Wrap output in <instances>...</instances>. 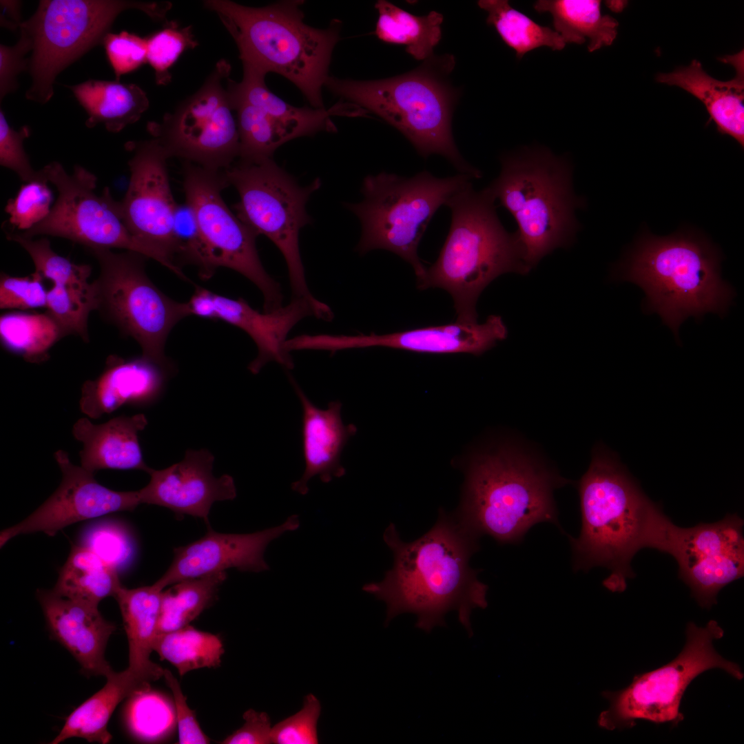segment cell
<instances>
[{
  "label": "cell",
  "mask_w": 744,
  "mask_h": 744,
  "mask_svg": "<svg viewBox=\"0 0 744 744\" xmlns=\"http://www.w3.org/2000/svg\"><path fill=\"white\" fill-rule=\"evenodd\" d=\"M383 539L393 552V567L381 581L362 589L385 602V624L400 614L412 613L417 617L415 626L429 632L446 626L445 615L454 610L472 636V610L488 605V587L477 578L480 570L469 564L479 550V537L455 515L440 510L435 524L415 541H402L393 523Z\"/></svg>",
  "instance_id": "1"
},
{
  "label": "cell",
  "mask_w": 744,
  "mask_h": 744,
  "mask_svg": "<svg viewBox=\"0 0 744 744\" xmlns=\"http://www.w3.org/2000/svg\"><path fill=\"white\" fill-rule=\"evenodd\" d=\"M302 1H283L253 8L227 0H207L234 38L242 65L267 74L275 72L292 82L314 108H323L322 88L329 76L340 23L327 29L304 21Z\"/></svg>",
  "instance_id": "2"
},
{
  "label": "cell",
  "mask_w": 744,
  "mask_h": 744,
  "mask_svg": "<svg viewBox=\"0 0 744 744\" xmlns=\"http://www.w3.org/2000/svg\"><path fill=\"white\" fill-rule=\"evenodd\" d=\"M495 202L487 188L477 192L472 183L448 200L449 232L437 260L417 281L420 289L439 287L450 293L457 322H477L478 297L497 277L529 271L517 236L504 229Z\"/></svg>",
  "instance_id": "3"
},
{
  "label": "cell",
  "mask_w": 744,
  "mask_h": 744,
  "mask_svg": "<svg viewBox=\"0 0 744 744\" xmlns=\"http://www.w3.org/2000/svg\"><path fill=\"white\" fill-rule=\"evenodd\" d=\"M581 528L570 538L573 568L595 566L610 570L603 581L612 592H623L634 555L646 548L648 534L659 507L613 459L597 453L579 485Z\"/></svg>",
  "instance_id": "4"
},
{
  "label": "cell",
  "mask_w": 744,
  "mask_h": 744,
  "mask_svg": "<svg viewBox=\"0 0 744 744\" xmlns=\"http://www.w3.org/2000/svg\"><path fill=\"white\" fill-rule=\"evenodd\" d=\"M453 55L431 57L419 68L396 76L372 81L329 76L324 86L332 93L375 114L400 131L423 157L443 156L473 178L480 171L460 155L451 121L457 92L447 76L455 66Z\"/></svg>",
  "instance_id": "5"
},
{
  "label": "cell",
  "mask_w": 744,
  "mask_h": 744,
  "mask_svg": "<svg viewBox=\"0 0 744 744\" xmlns=\"http://www.w3.org/2000/svg\"><path fill=\"white\" fill-rule=\"evenodd\" d=\"M721 253L692 232L644 236L619 267L621 278L645 292V308L658 313L674 333L690 316L724 314L733 297L721 274Z\"/></svg>",
  "instance_id": "6"
},
{
  "label": "cell",
  "mask_w": 744,
  "mask_h": 744,
  "mask_svg": "<svg viewBox=\"0 0 744 744\" xmlns=\"http://www.w3.org/2000/svg\"><path fill=\"white\" fill-rule=\"evenodd\" d=\"M501 164L499 176L486 188L515 218L530 271L544 256L574 240L579 229L575 213L585 201L573 191L568 160L546 147L504 155Z\"/></svg>",
  "instance_id": "7"
},
{
  "label": "cell",
  "mask_w": 744,
  "mask_h": 744,
  "mask_svg": "<svg viewBox=\"0 0 744 744\" xmlns=\"http://www.w3.org/2000/svg\"><path fill=\"white\" fill-rule=\"evenodd\" d=\"M549 473L507 451L485 455L471 466L458 519L479 537L519 541L534 525L557 524Z\"/></svg>",
  "instance_id": "8"
},
{
  "label": "cell",
  "mask_w": 744,
  "mask_h": 744,
  "mask_svg": "<svg viewBox=\"0 0 744 744\" xmlns=\"http://www.w3.org/2000/svg\"><path fill=\"white\" fill-rule=\"evenodd\" d=\"M472 179L461 173L440 178L427 171L411 178L386 172L367 176L361 189L363 200L346 204L362 225L358 251H391L412 266L420 280L426 268L417 248L429 222L440 207Z\"/></svg>",
  "instance_id": "9"
},
{
  "label": "cell",
  "mask_w": 744,
  "mask_h": 744,
  "mask_svg": "<svg viewBox=\"0 0 744 744\" xmlns=\"http://www.w3.org/2000/svg\"><path fill=\"white\" fill-rule=\"evenodd\" d=\"M228 185L237 190V216L257 236L270 239L286 261L292 298H303L313 307L316 317L327 320L331 308L311 293L306 282L299 249L300 229L311 222L306 211L311 195L321 186L319 178L307 186L279 167L273 158L237 159L223 171Z\"/></svg>",
  "instance_id": "10"
},
{
  "label": "cell",
  "mask_w": 744,
  "mask_h": 744,
  "mask_svg": "<svg viewBox=\"0 0 744 744\" xmlns=\"http://www.w3.org/2000/svg\"><path fill=\"white\" fill-rule=\"evenodd\" d=\"M169 2L115 0H45L20 24L32 42L29 68L32 84L28 99L45 103L53 96L57 74L100 41L116 17L138 9L156 20L165 19Z\"/></svg>",
  "instance_id": "11"
},
{
  "label": "cell",
  "mask_w": 744,
  "mask_h": 744,
  "mask_svg": "<svg viewBox=\"0 0 744 744\" xmlns=\"http://www.w3.org/2000/svg\"><path fill=\"white\" fill-rule=\"evenodd\" d=\"M723 634L724 630L714 620L705 627L689 622L685 645L676 657L656 670L635 675L623 689L601 693L610 705L599 714L598 725L607 730H622L636 725L637 720H645L657 724L670 723L674 727L684 719L680 712L683 694L699 674L720 668L739 681L743 679L741 667L723 658L713 646L714 641Z\"/></svg>",
  "instance_id": "12"
},
{
  "label": "cell",
  "mask_w": 744,
  "mask_h": 744,
  "mask_svg": "<svg viewBox=\"0 0 744 744\" xmlns=\"http://www.w3.org/2000/svg\"><path fill=\"white\" fill-rule=\"evenodd\" d=\"M87 251L100 266L99 276L93 282L97 310L139 344L142 356L169 373L172 368L165 355V342L173 327L191 316L187 302L171 299L151 281L145 270L147 258L143 254Z\"/></svg>",
  "instance_id": "13"
},
{
  "label": "cell",
  "mask_w": 744,
  "mask_h": 744,
  "mask_svg": "<svg viewBox=\"0 0 744 744\" xmlns=\"http://www.w3.org/2000/svg\"><path fill=\"white\" fill-rule=\"evenodd\" d=\"M41 170L56 188L58 198L48 216L21 235L30 238L39 235L61 237L86 249L116 248L137 252L183 276L167 256L131 234L123 220L119 202L108 187L100 196L95 193L97 177L94 174L76 165L69 174L54 161Z\"/></svg>",
  "instance_id": "14"
},
{
  "label": "cell",
  "mask_w": 744,
  "mask_h": 744,
  "mask_svg": "<svg viewBox=\"0 0 744 744\" xmlns=\"http://www.w3.org/2000/svg\"><path fill=\"white\" fill-rule=\"evenodd\" d=\"M231 65L220 59L202 86L147 131L169 158L223 172L238 158L239 134L227 82Z\"/></svg>",
  "instance_id": "15"
},
{
  "label": "cell",
  "mask_w": 744,
  "mask_h": 744,
  "mask_svg": "<svg viewBox=\"0 0 744 744\" xmlns=\"http://www.w3.org/2000/svg\"><path fill=\"white\" fill-rule=\"evenodd\" d=\"M743 520L734 514L715 523L681 528L660 509L646 548L672 556L679 578L690 587L692 596L701 607L710 609L723 587L743 577Z\"/></svg>",
  "instance_id": "16"
},
{
  "label": "cell",
  "mask_w": 744,
  "mask_h": 744,
  "mask_svg": "<svg viewBox=\"0 0 744 744\" xmlns=\"http://www.w3.org/2000/svg\"><path fill=\"white\" fill-rule=\"evenodd\" d=\"M227 185L223 172L185 163V203L194 213L212 267H227L248 278L262 293L264 311H273L282 307L280 286L262 265L257 235L223 200L221 192Z\"/></svg>",
  "instance_id": "17"
},
{
  "label": "cell",
  "mask_w": 744,
  "mask_h": 744,
  "mask_svg": "<svg viewBox=\"0 0 744 744\" xmlns=\"http://www.w3.org/2000/svg\"><path fill=\"white\" fill-rule=\"evenodd\" d=\"M125 147L132 155L128 161V187L119 202L123 220L132 235L176 265L174 223L178 204L169 185L167 169L169 158L154 138L129 141Z\"/></svg>",
  "instance_id": "18"
},
{
  "label": "cell",
  "mask_w": 744,
  "mask_h": 744,
  "mask_svg": "<svg viewBox=\"0 0 744 744\" xmlns=\"http://www.w3.org/2000/svg\"><path fill=\"white\" fill-rule=\"evenodd\" d=\"M54 459L62 473L58 488L26 518L1 532V547L17 535L41 532L54 536L76 522L131 511L141 504L138 490L116 491L103 486L94 473L72 464L65 451H57Z\"/></svg>",
  "instance_id": "19"
},
{
  "label": "cell",
  "mask_w": 744,
  "mask_h": 744,
  "mask_svg": "<svg viewBox=\"0 0 744 744\" xmlns=\"http://www.w3.org/2000/svg\"><path fill=\"white\" fill-rule=\"evenodd\" d=\"M507 329L499 316H489L481 324L453 322L419 327L386 334L356 335H300L301 350L335 352L349 349L383 347L420 353H472L480 355L505 339Z\"/></svg>",
  "instance_id": "20"
},
{
  "label": "cell",
  "mask_w": 744,
  "mask_h": 744,
  "mask_svg": "<svg viewBox=\"0 0 744 744\" xmlns=\"http://www.w3.org/2000/svg\"><path fill=\"white\" fill-rule=\"evenodd\" d=\"M187 304L191 316L223 320L245 331L252 338L258 355L248 369L254 374L271 361L292 369V358L285 348L287 336L299 321L316 316L312 304L303 298H292L285 307L260 313L242 298L231 299L198 286Z\"/></svg>",
  "instance_id": "21"
},
{
  "label": "cell",
  "mask_w": 744,
  "mask_h": 744,
  "mask_svg": "<svg viewBox=\"0 0 744 744\" xmlns=\"http://www.w3.org/2000/svg\"><path fill=\"white\" fill-rule=\"evenodd\" d=\"M300 526L297 515L282 524L247 534L220 533L209 527L206 534L185 546L175 548L166 572L156 581L163 589L176 582L198 578L229 568L259 572L269 567L264 553L268 544Z\"/></svg>",
  "instance_id": "22"
},
{
  "label": "cell",
  "mask_w": 744,
  "mask_h": 744,
  "mask_svg": "<svg viewBox=\"0 0 744 744\" xmlns=\"http://www.w3.org/2000/svg\"><path fill=\"white\" fill-rule=\"evenodd\" d=\"M214 457L207 449H189L180 462L161 470L149 468V483L138 490L141 503L199 517L209 525L211 506L236 497L233 477L212 473Z\"/></svg>",
  "instance_id": "23"
},
{
  "label": "cell",
  "mask_w": 744,
  "mask_h": 744,
  "mask_svg": "<svg viewBox=\"0 0 744 744\" xmlns=\"http://www.w3.org/2000/svg\"><path fill=\"white\" fill-rule=\"evenodd\" d=\"M37 598L52 637L74 657L85 675L103 676L114 670L105 657L116 626L98 606L74 601L52 590L38 589Z\"/></svg>",
  "instance_id": "24"
},
{
  "label": "cell",
  "mask_w": 744,
  "mask_h": 744,
  "mask_svg": "<svg viewBox=\"0 0 744 744\" xmlns=\"http://www.w3.org/2000/svg\"><path fill=\"white\" fill-rule=\"evenodd\" d=\"M167 374L142 355L130 360L110 355L102 373L83 384L80 409L88 417L98 419L125 404H151L161 393Z\"/></svg>",
  "instance_id": "25"
},
{
  "label": "cell",
  "mask_w": 744,
  "mask_h": 744,
  "mask_svg": "<svg viewBox=\"0 0 744 744\" xmlns=\"http://www.w3.org/2000/svg\"><path fill=\"white\" fill-rule=\"evenodd\" d=\"M289 380L302 407V446L305 464L302 477L291 484V488L306 495L312 477L318 476L322 482L329 483L345 474L341 454L356 429L353 425L343 422L340 402H331L326 409H320L307 397L291 375Z\"/></svg>",
  "instance_id": "26"
},
{
  "label": "cell",
  "mask_w": 744,
  "mask_h": 744,
  "mask_svg": "<svg viewBox=\"0 0 744 744\" xmlns=\"http://www.w3.org/2000/svg\"><path fill=\"white\" fill-rule=\"evenodd\" d=\"M731 63L736 74L726 81L717 80L702 68L699 61L694 59L690 65L681 67L670 73L659 74V83L678 86L700 100L710 114L719 132L734 138L744 146V67L743 52L723 58Z\"/></svg>",
  "instance_id": "27"
},
{
  "label": "cell",
  "mask_w": 744,
  "mask_h": 744,
  "mask_svg": "<svg viewBox=\"0 0 744 744\" xmlns=\"http://www.w3.org/2000/svg\"><path fill=\"white\" fill-rule=\"evenodd\" d=\"M147 424L143 414L118 416L102 424L89 418L79 419L73 425L74 438L83 444L81 466L94 473L102 469L141 470L150 468L143 459L138 433Z\"/></svg>",
  "instance_id": "28"
},
{
  "label": "cell",
  "mask_w": 744,
  "mask_h": 744,
  "mask_svg": "<svg viewBox=\"0 0 744 744\" xmlns=\"http://www.w3.org/2000/svg\"><path fill=\"white\" fill-rule=\"evenodd\" d=\"M106 679L101 690L68 716L51 744H59L71 738H81L90 743H110L112 736L107 725L118 705L134 693L149 688L150 683L155 681L128 667L121 672L113 671Z\"/></svg>",
  "instance_id": "29"
},
{
  "label": "cell",
  "mask_w": 744,
  "mask_h": 744,
  "mask_svg": "<svg viewBox=\"0 0 744 744\" xmlns=\"http://www.w3.org/2000/svg\"><path fill=\"white\" fill-rule=\"evenodd\" d=\"M163 590L156 582L131 589L121 586L114 596L128 641V668L155 680L164 672L163 668L150 659L158 636Z\"/></svg>",
  "instance_id": "30"
},
{
  "label": "cell",
  "mask_w": 744,
  "mask_h": 744,
  "mask_svg": "<svg viewBox=\"0 0 744 744\" xmlns=\"http://www.w3.org/2000/svg\"><path fill=\"white\" fill-rule=\"evenodd\" d=\"M69 87L88 116V128L101 124L118 132L138 121L149 107L145 92L136 84L90 79Z\"/></svg>",
  "instance_id": "31"
},
{
  "label": "cell",
  "mask_w": 744,
  "mask_h": 744,
  "mask_svg": "<svg viewBox=\"0 0 744 744\" xmlns=\"http://www.w3.org/2000/svg\"><path fill=\"white\" fill-rule=\"evenodd\" d=\"M533 6L538 12L552 15L554 30L566 44L588 41V50L592 52L611 45L617 37L619 23L601 14L599 0H539Z\"/></svg>",
  "instance_id": "32"
},
{
  "label": "cell",
  "mask_w": 744,
  "mask_h": 744,
  "mask_svg": "<svg viewBox=\"0 0 744 744\" xmlns=\"http://www.w3.org/2000/svg\"><path fill=\"white\" fill-rule=\"evenodd\" d=\"M121 586L117 568L87 546L74 545L52 590L61 597L98 606L103 599L114 597Z\"/></svg>",
  "instance_id": "33"
},
{
  "label": "cell",
  "mask_w": 744,
  "mask_h": 744,
  "mask_svg": "<svg viewBox=\"0 0 744 744\" xmlns=\"http://www.w3.org/2000/svg\"><path fill=\"white\" fill-rule=\"evenodd\" d=\"M375 8L378 12L375 34L380 41L404 45L405 51L417 60L433 56V49L442 39L441 13L431 11L417 16L384 0L378 1Z\"/></svg>",
  "instance_id": "34"
},
{
  "label": "cell",
  "mask_w": 744,
  "mask_h": 744,
  "mask_svg": "<svg viewBox=\"0 0 744 744\" xmlns=\"http://www.w3.org/2000/svg\"><path fill=\"white\" fill-rule=\"evenodd\" d=\"M477 5L488 12L487 24L495 28L503 41L516 52L519 59L540 47L561 50L566 46L556 31L535 23L511 7L508 1L479 0Z\"/></svg>",
  "instance_id": "35"
},
{
  "label": "cell",
  "mask_w": 744,
  "mask_h": 744,
  "mask_svg": "<svg viewBox=\"0 0 744 744\" xmlns=\"http://www.w3.org/2000/svg\"><path fill=\"white\" fill-rule=\"evenodd\" d=\"M0 337L8 351L30 363L49 358V349L63 337L54 320L45 313L11 312L0 318Z\"/></svg>",
  "instance_id": "36"
},
{
  "label": "cell",
  "mask_w": 744,
  "mask_h": 744,
  "mask_svg": "<svg viewBox=\"0 0 744 744\" xmlns=\"http://www.w3.org/2000/svg\"><path fill=\"white\" fill-rule=\"evenodd\" d=\"M226 578V572H221L185 579L163 590L158 635L189 625L213 602Z\"/></svg>",
  "instance_id": "37"
},
{
  "label": "cell",
  "mask_w": 744,
  "mask_h": 744,
  "mask_svg": "<svg viewBox=\"0 0 744 744\" xmlns=\"http://www.w3.org/2000/svg\"><path fill=\"white\" fill-rule=\"evenodd\" d=\"M154 651L161 660L169 662L183 676L194 670L218 666L224 648L217 635L188 625L158 634Z\"/></svg>",
  "instance_id": "38"
},
{
  "label": "cell",
  "mask_w": 744,
  "mask_h": 744,
  "mask_svg": "<svg viewBox=\"0 0 744 744\" xmlns=\"http://www.w3.org/2000/svg\"><path fill=\"white\" fill-rule=\"evenodd\" d=\"M94 283L78 285H52L48 291L47 313L60 327L63 337L79 335L89 341L87 320L90 312L97 310Z\"/></svg>",
  "instance_id": "39"
},
{
  "label": "cell",
  "mask_w": 744,
  "mask_h": 744,
  "mask_svg": "<svg viewBox=\"0 0 744 744\" xmlns=\"http://www.w3.org/2000/svg\"><path fill=\"white\" fill-rule=\"evenodd\" d=\"M8 239L19 244L30 256L35 271L52 285H78L89 283L92 268L87 265H76L55 251L48 239L39 240L23 236L20 233L7 232Z\"/></svg>",
  "instance_id": "40"
},
{
  "label": "cell",
  "mask_w": 744,
  "mask_h": 744,
  "mask_svg": "<svg viewBox=\"0 0 744 744\" xmlns=\"http://www.w3.org/2000/svg\"><path fill=\"white\" fill-rule=\"evenodd\" d=\"M158 693L143 689L130 697L125 719L131 732L144 741H154L168 732L175 719L173 707ZM175 720V719H174ZM176 721V720H175Z\"/></svg>",
  "instance_id": "41"
},
{
  "label": "cell",
  "mask_w": 744,
  "mask_h": 744,
  "mask_svg": "<svg viewBox=\"0 0 744 744\" xmlns=\"http://www.w3.org/2000/svg\"><path fill=\"white\" fill-rule=\"evenodd\" d=\"M146 39L147 63L154 69L159 85H166L171 81L170 69L180 56L198 45L192 25L180 28L175 21H167L162 29Z\"/></svg>",
  "instance_id": "42"
},
{
  "label": "cell",
  "mask_w": 744,
  "mask_h": 744,
  "mask_svg": "<svg viewBox=\"0 0 744 744\" xmlns=\"http://www.w3.org/2000/svg\"><path fill=\"white\" fill-rule=\"evenodd\" d=\"M174 235L176 265L180 269L183 265H194L203 279L210 278L216 270L209 260L194 213L186 203L177 205Z\"/></svg>",
  "instance_id": "43"
},
{
  "label": "cell",
  "mask_w": 744,
  "mask_h": 744,
  "mask_svg": "<svg viewBox=\"0 0 744 744\" xmlns=\"http://www.w3.org/2000/svg\"><path fill=\"white\" fill-rule=\"evenodd\" d=\"M48 182L38 179L25 183L17 195L8 200L5 211L13 227L25 231L48 216L53 197Z\"/></svg>",
  "instance_id": "44"
},
{
  "label": "cell",
  "mask_w": 744,
  "mask_h": 744,
  "mask_svg": "<svg viewBox=\"0 0 744 744\" xmlns=\"http://www.w3.org/2000/svg\"><path fill=\"white\" fill-rule=\"evenodd\" d=\"M321 712L319 700L313 694L305 696L302 708L271 728V743H318L317 724Z\"/></svg>",
  "instance_id": "45"
},
{
  "label": "cell",
  "mask_w": 744,
  "mask_h": 744,
  "mask_svg": "<svg viewBox=\"0 0 744 744\" xmlns=\"http://www.w3.org/2000/svg\"><path fill=\"white\" fill-rule=\"evenodd\" d=\"M44 280L36 271L25 277L1 273L0 308L26 310L46 307L48 290L44 287Z\"/></svg>",
  "instance_id": "46"
},
{
  "label": "cell",
  "mask_w": 744,
  "mask_h": 744,
  "mask_svg": "<svg viewBox=\"0 0 744 744\" xmlns=\"http://www.w3.org/2000/svg\"><path fill=\"white\" fill-rule=\"evenodd\" d=\"M30 135L28 126L19 130L12 129L0 110V165L14 172L25 183L46 179L41 169L35 171L31 166L24 150L23 142Z\"/></svg>",
  "instance_id": "47"
},
{
  "label": "cell",
  "mask_w": 744,
  "mask_h": 744,
  "mask_svg": "<svg viewBox=\"0 0 744 744\" xmlns=\"http://www.w3.org/2000/svg\"><path fill=\"white\" fill-rule=\"evenodd\" d=\"M103 43L108 61L117 81L147 63V39L137 34L122 31L107 33Z\"/></svg>",
  "instance_id": "48"
},
{
  "label": "cell",
  "mask_w": 744,
  "mask_h": 744,
  "mask_svg": "<svg viewBox=\"0 0 744 744\" xmlns=\"http://www.w3.org/2000/svg\"><path fill=\"white\" fill-rule=\"evenodd\" d=\"M163 677L173 696L176 725L178 734V743H209V738L200 727L194 712L188 706L187 698L183 694L177 679L167 669H164Z\"/></svg>",
  "instance_id": "49"
},
{
  "label": "cell",
  "mask_w": 744,
  "mask_h": 744,
  "mask_svg": "<svg viewBox=\"0 0 744 744\" xmlns=\"http://www.w3.org/2000/svg\"><path fill=\"white\" fill-rule=\"evenodd\" d=\"M32 51V42L25 32L21 30V37L14 46H0V96L1 101L17 87V76L28 65L25 54Z\"/></svg>",
  "instance_id": "50"
},
{
  "label": "cell",
  "mask_w": 744,
  "mask_h": 744,
  "mask_svg": "<svg viewBox=\"0 0 744 744\" xmlns=\"http://www.w3.org/2000/svg\"><path fill=\"white\" fill-rule=\"evenodd\" d=\"M243 725L226 737L223 744H267L271 743V720L265 712L249 709L243 714Z\"/></svg>",
  "instance_id": "51"
}]
</instances>
